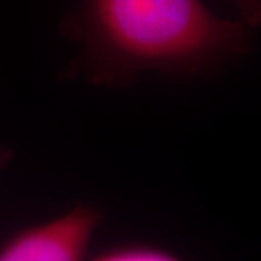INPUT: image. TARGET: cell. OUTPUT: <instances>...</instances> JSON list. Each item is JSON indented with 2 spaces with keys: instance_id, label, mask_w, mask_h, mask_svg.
<instances>
[{
  "instance_id": "obj_1",
  "label": "cell",
  "mask_w": 261,
  "mask_h": 261,
  "mask_svg": "<svg viewBox=\"0 0 261 261\" xmlns=\"http://www.w3.org/2000/svg\"><path fill=\"white\" fill-rule=\"evenodd\" d=\"M61 28L80 47L70 73L105 87L147 71L203 74L250 47L241 20L216 16L202 0H82Z\"/></svg>"
},
{
  "instance_id": "obj_2",
  "label": "cell",
  "mask_w": 261,
  "mask_h": 261,
  "mask_svg": "<svg viewBox=\"0 0 261 261\" xmlns=\"http://www.w3.org/2000/svg\"><path fill=\"white\" fill-rule=\"evenodd\" d=\"M102 209L80 203L10 235L0 245V261H86Z\"/></svg>"
},
{
  "instance_id": "obj_3",
  "label": "cell",
  "mask_w": 261,
  "mask_h": 261,
  "mask_svg": "<svg viewBox=\"0 0 261 261\" xmlns=\"http://www.w3.org/2000/svg\"><path fill=\"white\" fill-rule=\"evenodd\" d=\"M86 261H185L177 254L151 244H121L99 251Z\"/></svg>"
},
{
  "instance_id": "obj_4",
  "label": "cell",
  "mask_w": 261,
  "mask_h": 261,
  "mask_svg": "<svg viewBox=\"0 0 261 261\" xmlns=\"http://www.w3.org/2000/svg\"><path fill=\"white\" fill-rule=\"evenodd\" d=\"M245 27L261 28V0H233Z\"/></svg>"
},
{
  "instance_id": "obj_5",
  "label": "cell",
  "mask_w": 261,
  "mask_h": 261,
  "mask_svg": "<svg viewBox=\"0 0 261 261\" xmlns=\"http://www.w3.org/2000/svg\"><path fill=\"white\" fill-rule=\"evenodd\" d=\"M12 159H13V152L6 147H0V170L8 167Z\"/></svg>"
}]
</instances>
